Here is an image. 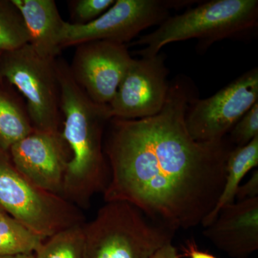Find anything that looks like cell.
I'll return each mask as SVG.
<instances>
[{
    "label": "cell",
    "instance_id": "cell-1",
    "mask_svg": "<svg viewBox=\"0 0 258 258\" xmlns=\"http://www.w3.org/2000/svg\"><path fill=\"white\" fill-rule=\"evenodd\" d=\"M195 97L192 83H169L164 106L141 119L111 118L104 152L110 179L106 203L131 204L156 223L175 232L203 224L220 198L233 144L199 142L185 113Z\"/></svg>",
    "mask_w": 258,
    "mask_h": 258
},
{
    "label": "cell",
    "instance_id": "cell-2",
    "mask_svg": "<svg viewBox=\"0 0 258 258\" xmlns=\"http://www.w3.org/2000/svg\"><path fill=\"white\" fill-rule=\"evenodd\" d=\"M60 85L61 131L71 152L62 184V196L76 207L88 208L96 194L104 192L110 168L103 144V131L111 119L108 105L91 100L75 81L69 64L57 60Z\"/></svg>",
    "mask_w": 258,
    "mask_h": 258
},
{
    "label": "cell",
    "instance_id": "cell-3",
    "mask_svg": "<svg viewBox=\"0 0 258 258\" xmlns=\"http://www.w3.org/2000/svg\"><path fill=\"white\" fill-rule=\"evenodd\" d=\"M257 24V0H211L169 17L134 45L144 47L139 52L142 57H152L172 42L197 39L203 47H209L215 42L243 36L254 31Z\"/></svg>",
    "mask_w": 258,
    "mask_h": 258
},
{
    "label": "cell",
    "instance_id": "cell-4",
    "mask_svg": "<svg viewBox=\"0 0 258 258\" xmlns=\"http://www.w3.org/2000/svg\"><path fill=\"white\" fill-rule=\"evenodd\" d=\"M83 230L84 258H149L174 233L124 202L106 203Z\"/></svg>",
    "mask_w": 258,
    "mask_h": 258
},
{
    "label": "cell",
    "instance_id": "cell-5",
    "mask_svg": "<svg viewBox=\"0 0 258 258\" xmlns=\"http://www.w3.org/2000/svg\"><path fill=\"white\" fill-rule=\"evenodd\" d=\"M0 209L37 235L47 239L85 223L80 208L60 195L37 187L0 151Z\"/></svg>",
    "mask_w": 258,
    "mask_h": 258
},
{
    "label": "cell",
    "instance_id": "cell-6",
    "mask_svg": "<svg viewBox=\"0 0 258 258\" xmlns=\"http://www.w3.org/2000/svg\"><path fill=\"white\" fill-rule=\"evenodd\" d=\"M57 59L42 57L30 44L0 55V79L18 89L37 130H60V85Z\"/></svg>",
    "mask_w": 258,
    "mask_h": 258
},
{
    "label": "cell",
    "instance_id": "cell-7",
    "mask_svg": "<svg viewBox=\"0 0 258 258\" xmlns=\"http://www.w3.org/2000/svg\"><path fill=\"white\" fill-rule=\"evenodd\" d=\"M188 3L115 0L109 9L91 23L76 25L64 22L60 37L61 49L93 41H111L125 45L146 29L160 25L169 18V10L191 4Z\"/></svg>",
    "mask_w": 258,
    "mask_h": 258
},
{
    "label": "cell",
    "instance_id": "cell-8",
    "mask_svg": "<svg viewBox=\"0 0 258 258\" xmlns=\"http://www.w3.org/2000/svg\"><path fill=\"white\" fill-rule=\"evenodd\" d=\"M258 102V69L249 70L213 96L194 97L185 113V123L199 142H220Z\"/></svg>",
    "mask_w": 258,
    "mask_h": 258
},
{
    "label": "cell",
    "instance_id": "cell-9",
    "mask_svg": "<svg viewBox=\"0 0 258 258\" xmlns=\"http://www.w3.org/2000/svg\"><path fill=\"white\" fill-rule=\"evenodd\" d=\"M168 74L162 54L133 59L108 105L111 118L141 119L159 113L169 91Z\"/></svg>",
    "mask_w": 258,
    "mask_h": 258
},
{
    "label": "cell",
    "instance_id": "cell-10",
    "mask_svg": "<svg viewBox=\"0 0 258 258\" xmlns=\"http://www.w3.org/2000/svg\"><path fill=\"white\" fill-rule=\"evenodd\" d=\"M133 59L125 44L88 42L77 45L69 68L75 81L91 100L108 105Z\"/></svg>",
    "mask_w": 258,
    "mask_h": 258
},
{
    "label": "cell",
    "instance_id": "cell-11",
    "mask_svg": "<svg viewBox=\"0 0 258 258\" xmlns=\"http://www.w3.org/2000/svg\"><path fill=\"white\" fill-rule=\"evenodd\" d=\"M8 154L15 169L32 184L62 197L64 173L71 152L61 131L34 128L12 146Z\"/></svg>",
    "mask_w": 258,
    "mask_h": 258
},
{
    "label": "cell",
    "instance_id": "cell-12",
    "mask_svg": "<svg viewBox=\"0 0 258 258\" xmlns=\"http://www.w3.org/2000/svg\"><path fill=\"white\" fill-rule=\"evenodd\" d=\"M205 228L203 235L230 257H249L258 249V198L227 205Z\"/></svg>",
    "mask_w": 258,
    "mask_h": 258
},
{
    "label": "cell",
    "instance_id": "cell-13",
    "mask_svg": "<svg viewBox=\"0 0 258 258\" xmlns=\"http://www.w3.org/2000/svg\"><path fill=\"white\" fill-rule=\"evenodd\" d=\"M26 25L33 50L46 58L60 54V37L64 21L54 0H13Z\"/></svg>",
    "mask_w": 258,
    "mask_h": 258
},
{
    "label": "cell",
    "instance_id": "cell-14",
    "mask_svg": "<svg viewBox=\"0 0 258 258\" xmlns=\"http://www.w3.org/2000/svg\"><path fill=\"white\" fill-rule=\"evenodd\" d=\"M258 165V137L244 147H235L226 164L225 185L215 208L204 220L207 227L216 218L219 212L227 205L235 203L236 193L240 182L249 171Z\"/></svg>",
    "mask_w": 258,
    "mask_h": 258
},
{
    "label": "cell",
    "instance_id": "cell-15",
    "mask_svg": "<svg viewBox=\"0 0 258 258\" xmlns=\"http://www.w3.org/2000/svg\"><path fill=\"white\" fill-rule=\"evenodd\" d=\"M33 130L26 108L0 86V151L9 153L12 146Z\"/></svg>",
    "mask_w": 258,
    "mask_h": 258
},
{
    "label": "cell",
    "instance_id": "cell-16",
    "mask_svg": "<svg viewBox=\"0 0 258 258\" xmlns=\"http://www.w3.org/2000/svg\"><path fill=\"white\" fill-rule=\"evenodd\" d=\"M44 240L8 215L0 220V257L34 253Z\"/></svg>",
    "mask_w": 258,
    "mask_h": 258
},
{
    "label": "cell",
    "instance_id": "cell-17",
    "mask_svg": "<svg viewBox=\"0 0 258 258\" xmlns=\"http://www.w3.org/2000/svg\"><path fill=\"white\" fill-rule=\"evenodd\" d=\"M84 224L47 237L34 252V258H84Z\"/></svg>",
    "mask_w": 258,
    "mask_h": 258
},
{
    "label": "cell",
    "instance_id": "cell-18",
    "mask_svg": "<svg viewBox=\"0 0 258 258\" xmlns=\"http://www.w3.org/2000/svg\"><path fill=\"white\" fill-rule=\"evenodd\" d=\"M29 42L26 25L13 0H0V53L16 50Z\"/></svg>",
    "mask_w": 258,
    "mask_h": 258
},
{
    "label": "cell",
    "instance_id": "cell-19",
    "mask_svg": "<svg viewBox=\"0 0 258 258\" xmlns=\"http://www.w3.org/2000/svg\"><path fill=\"white\" fill-rule=\"evenodd\" d=\"M228 138L234 147H244L258 137V102L231 129Z\"/></svg>",
    "mask_w": 258,
    "mask_h": 258
},
{
    "label": "cell",
    "instance_id": "cell-20",
    "mask_svg": "<svg viewBox=\"0 0 258 258\" xmlns=\"http://www.w3.org/2000/svg\"><path fill=\"white\" fill-rule=\"evenodd\" d=\"M115 0H74L71 1V14L76 25H85L96 20L107 11Z\"/></svg>",
    "mask_w": 258,
    "mask_h": 258
},
{
    "label": "cell",
    "instance_id": "cell-21",
    "mask_svg": "<svg viewBox=\"0 0 258 258\" xmlns=\"http://www.w3.org/2000/svg\"><path fill=\"white\" fill-rule=\"evenodd\" d=\"M258 198V171H254L250 179L244 184L240 185L236 193L235 198L238 202L249 199Z\"/></svg>",
    "mask_w": 258,
    "mask_h": 258
},
{
    "label": "cell",
    "instance_id": "cell-22",
    "mask_svg": "<svg viewBox=\"0 0 258 258\" xmlns=\"http://www.w3.org/2000/svg\"><path fill=\"white\" fill-rule=\"evenodd\" d=\"M177 249L173 245L172 242H168L159 247L149 258H181Z\"/></svg>",
    "mask_w": 258,
    "mask_h": 258
},
{
    "label": "cell",
    "instance_id": "cell-23",
    "mask_svg": "<svg viewBox=\"0 0 258 258\" xmlns=\"http://www.w3.org/2000/svg\"><path fill=\"white\" fill-rule=\"evenodd\" d=\"M183 251L184 256L189 258H217L208 252L200 250L193 240L188 241Z\"/></svg>",
    "mask_w": 258,
    "mask_h": 258
},
{
    "label": "cell",
    "instance_id": "cell-24",
    "mask_svg": "<svg viewBox=\"0 0 258 258\" xmlns=\"http://www.w3.org/2000/svg\"><path fill=\"white\" fill-rule=\"evenodd\" d=\"M0 258H34V253L20 254V255L9 256V257H0Z\"/></svg>",
    "mask_w": 258,
    "mask_h": 258
},
{
    "label": "cell",
    "instance_id": "cell-25",
    "mask_svg": "<svg viewBox=\"0 0 258 258\" xmlns=\"http://www.w3.org/2000/svg\"><path fill=\"white\" fill-rule=\"evenodd\" d=\"M7 214L5 213V212H3V210L0 209V220H1L2 218H3V217L5 216V215H6Z\"/></svg>",
    "mask_w": 258,
    "mask_h": 258
},
{
    "label": "cell",
    "instance_id": "cell-26",
    "mask_svg": "<svg viewBox=\"0 0 258 258\" xmlns=\"http://www.w3.org/2000/svg\"><path fill=\"white\" fill-rule=\"evenodd\" d=\"M1 54H2V53H0V55H1Z\"/></svg>",
    "mask_w": 258,
    "mask_h": 258
}]
</instances>
